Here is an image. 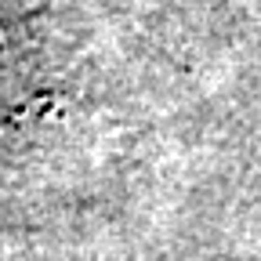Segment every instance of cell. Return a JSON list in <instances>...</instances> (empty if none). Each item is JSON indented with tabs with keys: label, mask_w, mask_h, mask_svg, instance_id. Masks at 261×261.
I'll return each mask as SVG.
<instances>
[{
	"label": "cell",
	"mask_w": 261,
	"mask_h": 261,
	"mask_svg": "<svg viewBox=\"0 0 261 261\" xmlns=\"http://www.w3.org/2000/svg\"><path fill=\"white\" fill-rule=\"evenodd\" d=\"M55 98L40 22L33 15H0V130L44 116Z\"/></svg>",
	"instance_id": "6da1fadb"
}]
</instances>
